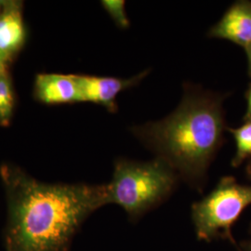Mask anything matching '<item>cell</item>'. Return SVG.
I'll use <instances>...</instances> for the list:
<instances>
[{
    "label": "cell",
    "mask_w": 251,
    "mask_h": 251,
    "mask_svg": "<svg viewBox=\"0 0 251 251\" xmlns=\"http://www.w3.org/2000/svg\"><path fill=\"white\" fill-rule=\"evenodd\" d=\"M6 251H69L75 233L94 211L108 205L107 184L48 183L5 163Z\"/></svg>",
    "instance_id": "6da1fadb"
},
{
    "label": "cell",
    "mask_w": 251,
    "mask_h": 251,
    "mask_svg": "<svg viewBox=\"0 0 251 251\" xmlns=\"http://www.w3.org/2000/svg\"><path fill=\"white\" fill-rule=\"evenodd\" d=\"M223 100L212 93L186 91L171 115L137 126L134 133L180 176L201 186L224 143Z\"/></svg>",
    "instance_id": "7a4b0ae2"
},
{
    "label": "cell",
    "mask_w": 251,
    "mask_h": 251,
    "mask_svg": "<svg viewBox=\"0 0 251 251\" xmlns=\"http://www.w3.org/2000/svg\"><path fill=\"white\" fill-rule=\"evenodd\" d=\"M178 173L161 158L150 162L118 159L107 184L108 204L123 207L136 219L158 205L174 188Z\"/></svg>",
    "instance_id": "3957f363"
},
{
    "label": "cell",
    "mask_w": 251,
    "mask_h": 251,
    "mask_svg": "<svg viewBox=\"0 0 251 251\" xmlns=\"http://www.w3.org/2000/svg\"><path fill=\"white\" fill-rule=\"evenodd\" d=\"M251 205V185H244L227 176L201 201L192 206V218L198 239H228L235 245L232 228L243 211Z\"/></svg>",
    "instance_id": "277c9868"
},
{
    "label": "cell",
    "mask_w": 251,
    "mask_h": 251,
    "mask_svg": "<svg viewBox=\"0 0 251 251\" xmlns=\"http://www.w3.org/2000/svg\"><path fill=\"white\" fill-rule=\"evenodd\" d=\"M144 71L130 78H118L93 75H75L82 101H90L102 105L110 112L117 110V95L123 90L134 87L147 75Z\"/></svg>",
    "instance_id": "5b68a950"
},
{
    "label": "cell",
    "mask_w": 251,
    "mask_h": 251,
    "mask_svg": "<svg viewBox=\"0 0 251 251\" xmlns=\"http://www.w3.org/2000/svg\"><path fill=\"white\" fill-rule=\"evenodd\" d=\"M208 36L227 39L246 50L251 47V2L237 1L208 32Z\"/></svg>",
    "instance_id": "8992f818"
},
{
    "label": "cell",
    "mask_w": 251,
    "mask_h": 251,
    "mask_svg": "<svg viewBox=\"0 0 251 251\" xmlns=\"http://www.w3.org/2000/svg\"><path fill=\"white\" fill-rule=\"evenodd\" d=\"M35 93L47 104L80 102V90L75 75L40 74L36 76Z\"/></svg>",
    "instance_id": "52a82bcc"
},
{
    "label": "cell",
    "mask_w": 251,
    "mask_h": 251,
    "mask_svg": "<svg viewBox=\"0 0 251 251\" xmlns=\"http://www.w3.org/2000/svg\"><path fill=\"white\" fill-rule=\"evenodd\" d=\"M25 40V28L20 5L4 2L0 12V54L9 62Z\"/></svg>",
    "instance_id": "ba28073f"
},
{
    "label": "cell",
    "mask_w": 251,
    "mask_h": 251,
    "mask_svg": "<svg viewBox=\"0 0 251 251\" xmlns=\"http://www.w3.org/2000/svg\"><path fill=\"white\" fill-rule=\"evenodd\" d=\"M233 134L236 151L232 160L233 168L239 167L243 162L251 159V119L236 128H228Z\"/></svg>",
    "instance_id": "9c48e42d"
},
{
    "label": "cell",
    "mask_w": 251,
    "mask_h": 251,
    "mask_svg": "<svg viewBox=\"0 0 251 251\" xmlns=\"http://www.w3.org/2000/svg\"><path fill=\"white\" fill-rule=\"evenodd\" d=\"M14 94L8 72L0 73V126L9 125L13 114Z\"/></svg>",
    "instance_id": "30bf717a"
},
{
    "label": "cell",
    "mask_w": 251,
    "mask_h": 251,
    "mask_svg": "<svg viewBox=\"0 0 251 251\" xmlns=\"http://www.w3.org/2000/svg\"><path fill=\"white\" fill-rule=\"evenodd\" d=\"M102 7L109 13L111 18L122 29L129 27V20L126 13L125 1L123 0H104L101 1Z\"/></svg>",
    "instance_id": "8fae6325"
},
{
    "label": "cell",
    "mask_w": 251,
    "mask_h": 251,
    "mask_svg": "<svg viewBox=\"0 0 251 251\" xmlns=\"http://www.w3.org/2000/svg\"><path fill=\"white\" fill-rule=\"evenodd\" d=\"M246 97H247V103H248V106H247V113L245 115V120H250L251 119V84L249 88V90L247 91V94H246Z\"/></svg>",
    "instance_id": "7c38bea8"
},
{
    "label": "cell",
    "mask_w": 251,
    "mask_h": 251,
    "mask_svg": "<svg viewBox=\"0 0 251 251\" xmlns=\"http://www.w3.org/2000/svg\"><path fill=\"white\" fill-rule=\"evenodd\" d=\"M239 251H251V238L240 245V248L238 249Z\"/></svg>",
    "instance_id": "4fadbf2b"
},
{
    "label": "cell",
    "mask_w": 251,
    "mask_h": 251,
    "mask_svg": "<svg viewBox=\"0 0 251 251\" xmlns=\"http://www.w3.org/2000/svg\"><path fill=\"white\" fill-rule=\"evenodd\" d=\"M7 63H8V62L0 54V73L8 72Z\"/></svg>",
    "instance_id": "5bb4252c"
},
{
    "label": "cell",
    "mask_w": 251,
    "mask_h": 251,
    "mask_svg": "<svg viewBox=\"0 0 251 251\" xmlns=\"http://www.w3.org/2000/svg\"><path fill=\"white\" fill-rule=\"evenodd\" d=\"M246 52L248 55V62H249V74L251 77V47L249 50H246Z\"/></svg>",
    "instance_id": "9a60e30c"
},
{
    "label": "cell",
    "mask_w": 251,
    "mask_h": 251,
    "mask_svg": "<svg viewBox=\"0 0 251 251\" xmlns=\"http://www.w3.org/2000/svg\"><path fill=\"white\" fill-rule=\"evenodd\" d=\"M246 171H247V176L249 177V179H251V159L249 161Z\"/></svg>",
    "instance_id": "2e32d148"
},
{
    "label": "cell",
    "mask_w": 251,
    "mask_h": 251,
    "mask_svg": "<svg viewBox=\"0 0 251 251\" xmlns=\"http://www.w3.org/2000/svg\"><path fill=\"white\" fill-rule=\"evenodd\" d=\"M3 4H4V2H0V12H1L2 8H3Z\"/></svg>",
    "instance_id": "e0dca14e"
}]
</instances>
